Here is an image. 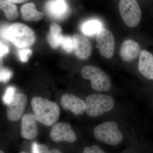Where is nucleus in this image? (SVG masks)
Listing matches in <instances>:
<instances>
[{
  "label": "nucleus",
  "mask_w": 153,
  "mask_h": 153,
  "mask_svg": "<svg viewBox=\"0 0 153 153\" xmlns=\"http://www.w3.org/2000/svg\"><path fill=\"white\" fill-rule=\"evenodd\" d=\"M31 105L36 120L44 126L55 124L60 116V108L57 103L47 99L36 97L32 99Z\"/></svg>",
  "instance_id": "f257e3e1"
},
{
  "label": "nucleus",
  "mask_w": 153,
  "mask_h": 153,
  "mask_svg": "<svg viewBox=\"0 0 153 153\" xmlns=\"http://www.w3.org/2000/svg\"><path fill=\"white\" fill-rule=\"evenodd\" d=\"M3 38L10 41L18 48L31 47L36 41L34 31L27 25L22 23H14L6 29Z\"/></svg>",
  "instance_id": "f03ea898"
},
{
  "label": "nucleus",
  "mask_w": 153,
  "mask_h": 153,
  "mask_svg": "<svg viewBox=\"0 0 153 153\" xmlns=\"http://www.w3.org/2000/svg\"><path fill=\"white\" fill-rule=\"evenodd\" d=\"M85 112L91 117H97L110 111L114 106V99L109 95L94 94L85 99Z\"/></svg>",
  "instance_id": "7ed1b4c3"
},
{
  "label": "nucleus",
  "mask_w": 153,
  "mask_h": 153,
  "mask_svg": "<svg viewBox=\"0 0 153 153\" xmlns=\"http://www.w3.org/2000/svg\"><path fill=\"white\" fill-rule=\"evenodd\" d=\"M93 132L97 140L110 146H117L123 140L122 133L119 129L117 123L113 121L100 124L95 127Z\"/></svg>",
  "instance_id": "20e7f679"
},
{
  "label": "nucleus",
  "mask_w": 153,
  "mask_h": 153,
  "mask_svg": "<svg viewBox=\"0 0 153 153\" xmlns=\"http://www.w3.org/2000/svg\"><path fill=\"white\" fill-rule=\"evenodd\" d=\"M81 74L84 79L90 80L91 87L96 91H108L111 88V81L109 76L96 66L90 65L84 66L81 70Z\"/></svg>",
  "instance_id": "39448f33"
},
{
  "label": "nucleus",
  "mask_w": 153,
  "mask_h": 153,
  "mask_svg": "<svg viewBox=\"0 0 153 153\" xmlns=\"http://www.w3.org/2000/svg\"><path fill=\"white\" fill-rule=\"evenodd\" d=\"M119 10L122 19L127 26L135 27L139 24L141 11L136 0H120Z\"/></svg>",
  "instance_id": "423d86ee"
},
{
  "label": "nucleus",
  "mask_w": 153,
  "mask_h": 153,
  "mask_svg": "<svg viewBox=\"0 0 153 153\" xmlns=\"http://www.w3.org/2000/svg\"><path fill=\"white\" fill-rule=\"evenodd\" d=\"M96 41L102 56L106 59L111 58L115 49V38L111 32L105 28H102L97 34Z\"/></svg>",
  "instance_id": "0eeeda50"
},
{
  "label": "nucleus",
  "mask_w": 153,
  "mask_h": 153,
  "mask_svg": "<svg viewBox=\"0 0 153 153\" xmlns=\"http://www.w3.org/2000/svg\"><path fill=\"white\" fill-rule=\"evenodd\" d=\"M50 136L55 142L65 141L72 143L77 140L76 134L71 128V126L66 122L55 124L51 129Z\"/></svg>",
  "instance_id": "6e6552de"
},
{
  "label": "nucleus",
  "mask_w": 153,
  "mask_h": 153,
  "mask_svg": "<svg viewBox=\"0 0 153 153\" xmlns=\"http://www.w3.org/2000/svg\"><path fill=\"white\" fill-rule=\"evenodd\" d=\"M27 98L24 94H15L11 101L7 105V118L10 121L19 120L25 111Z\"/></svg>",
  "instance_id": "1a4fd4ad"
},
{
  "label": "nucleus",
  "mask_w": 153,
  "mask_h": 153,
  "mask_svg": "<svg viewBox=\"0 0 153 153\" xmlns=\"http://www.w3.org/2000/svg\"><path fill=\"white\" fill-rule=\"evenodd\" d=\"M60 104L63 109L70 111L77 115L83 114L86 111L85 102L76 96L70 94H64L62 96L60 99Z\"/></svg>",
  "instance_id": "9d476101"
},
{
  "label": "nucleus",
  "mask_w": 153,
  "mask_h": 153,
  "mask_svg": "<svg viewBox=\"0 0 153 153\" xmlns=\"http://www.w3.org/2000/svg\"><path fill=\"white\" fill-rule=\"evenodd\" d=\"M45 10L51 18L61 20L68 15V7L65 0H49L46 3Z\"/></svg>",
  "instance_id": "9b49d317"
},
{
  "label": "nucleus",
  "mask_w": 153,
  "mask_h": 153,
  "mask_svg": "<svg viewBox=\"0 0 153 153\" xmlns=\"http://www.w3.org/2000/svg\"><path fill=\"white\" fill-rule=\"evenodd\" d=\"M74 51L76 57L81 60H87L91 54L92 45L90 41L85 36L75 34Z\"/></svg>",
  "instance_id": "f8f14e48"
},
{
  "label": "nucleus",
  "mask_w": 153,
  "mask_h": 153,
  "mask_svg": "<svg viewBox=\"0 0 153 153\" xmlns=\"http://www.w3.org/2000/svg\"><path fill=\"white\" fill-rule=\"evenodd\" d=\"M141 52L139 44L132 40L124 41L120 49V55L126 62H131L140 56Z\"/></svg>",
  "instance_id": "ddd939ff"
},
{
  "label": "nucleus",
  "mask_w": 153,
  "mask_h": 153,
  "mask_svg": "<svg viewBox=\"0 0 153 153\" xmlns=\"http://www.w3.org/2000/svg\"><path fill=\"white\" fill-rule=\"evenodd\" d=\"M36 120L34 114H25L22 120L21 134L23 138L27 140H33L38 135Z\"/></svg>",
  "instance_id": "4468645a"
},
{
  "label": "nucleus",
  "mask_w": 153,
  "mask_h": 153,
  "mask_svg": "<svg viewBox=\"0 0 153 153\" xmlns=\"http://www.w3.org/2000/svg\"><path fill=\"white\" fill-rule=\"evenodd\" d=\"M138 70L146 78L153 79V55L146 50L141 51L140 55Z\"/></svg>",
  "instance_id": "2eb2a0df"
},
{
  "label": "nucleus",
  "mask_w": 153,
  "mask_h": 153,
  "mask_svg": "<svg viewBox=\"0 0 153 153\" xmlns=\"http://www.w3.org/2000/svg\"><path fill=\"white\" fill-rule=\"evenodd\" d=\"M23 19L27 22L35 21L38 22L44 17L42 12H38L36 10V6L33 3L25 4L21 8Z\"/></svg>",
  "instance_id": "dca6fc26"
},
{
  "label": "nucleus",
  "mask_w": 153,
  "mask_h": 153,
  "mask_svg": "<svg viewBox=\"0 0 153 153\" xmlns=\"http://www.w3.org/2000/svg\"><path fill=\"white\" fill-rule=\"evenodd\" d=\"M60 25L53 23L50 26V31L47 36V42L51 48L56 49L61 45L63 36Z\"/></svg>",
  "instance_id": "f3484780"
},
{
  "label": "nucleus",
  "mask_w": 153,
  "mask_h": 153,
  "mask_svg": "<svg viewBox=\"0 0 153 153\" xmlns=\"http://www.w3.org/2000/svg\"><path fill=\"white\" fill-rule=\"evenodd\" d=\"M102 27V24L97 20H90L82 24L81 31L85 36L91 37L97 35Z\"/></svg>",
  "instance_id": "a211bd4d"
},
{
  "label": "nucleus",
  "mask_w": 153,
  "mask_h": 153,
  "mask_svg": "<svg viewBox=\"0 0 153 153\" xmlns=\"http://www.w3.org/2000/svg\"><path fill=\"white\" fill-rule=\"evenodd\" d=\"M0 10L4 11L6 18L9 20H15L19 16L17 6L6 0H0Z\"/></svg>",
  "instance_id": "6ab92c4d"
},
{
  "label": "nucleus",
  "mask_w": 153,
  "mask_h": 153,
  "mask_svg": "<svg viewBox=\"0 0 153 153\" xmlns=\"http://www.w3.org/2000/svg\"><path fill=\"white\" fill-rule=\"evenodd\" d=\"M62 48L67 53H71L74 51V43L73 37L63 36L61 43Z\"/></svg>",
  "instance_id": "aec40b11"
},
{
  "label": "nucleus",
  "mask_w": 153,
  "mask_h": 153,
  "mask_svg": "<svg viewBox=\"0 0 153 153\" xmlns=\"http://www.w3.org/2000/svg\"><path fill=\"white\" fill-rule=\"evenodd\" d=\"M33 153H62L57 149H53L49 150L47 146L43 144H38L33 143L32 147Z\"/></svg>",
  "instance_id": "412c9836"
},
{
  "label": "nucleus",
  "mask_w": 153,
  "mask_h": 153,
  "mask_svg": "<svg viewBox=\"0 0 153 153\" xmlns=\"http://www.w3.org/2000/svg\"><path fill=\"white\" fill-rule=\"evenodd\" d=\"M16 91V88L14 86H9L7 88L3 97V101L4 104L7 105L11 101L15 95Z\"/></svg>",
  "instance_id": "4be33fe9"
},
{
  "label": "nucleus",
  "mask_w": 153,
  "mask_h": 153,
  "mask_svg": "<svg viewBox=\"0 0 153 153\" xmlns=\"http://www.w3.org/2000/svg\"><path fill=\"white\" fill-rule=\"evenodd\" d=\"M13 76V72L7 68H0V82H6L9 81Z\"/></svg>",
  "instance_id": "5701e85b"
},
{
  "label": "nucleus",
  "mask_w": 153,
  "mask_h": 153,
  "mask_svg": "<svg viewBox=\"0 0 153 153\" xmlns=\"http://www.w3.org/2000/svg\"><path fill=\"white\" fill-rule=\"evenodd\" d=\"M33 54L32 50L27 48H22L19 51V57L23 63H27Z\"/></svg>",
  "instance_id": "b1692460"
},
{
  "label": "nucleus",
  "mask_w": 153,
  "mask_h": 153,
  "mask_svg": "<svg viewBox=\"0 0 153 153\" xmlns=\"http://www.w3.org/2000/svg\"><path fill=\"white\" fill-rule=\"evenodd\" d=\"M83 153H105L101 148L97 145H94L91 147H86L84 148Z\"/></svg>",
  "instance_id": "393cba45"
},
{
  "label": "nucleus",
  "mask_w": 153,
  "mask_h": 153,
  "mask_svg": "<svg viewBox=\"0 0 153 153\" xmlns=\"http://www.w3.org/2000/svg\"><path fill=\"white\" fill-rule=\"evenodd\" d=\"M8 47L0 42V57H2L8 53Z\"/></svg>",
  "instance_id": "a878e982"
},
{
  "label": "nucleus",
  "mask_w": 153,
  "mask_h": 153,
  "mask_svg": "<svg viewBox=\"0 0 153 153\" xmlns=\"http://www.w3.org/2000/svg\"><path fill=\"white\" fill-rule=\"evenodd\" d=\"M6 1H8L10 2L13 3H22L25 2L27 1L28 0H6Z\"/></svg>",
  "instance_id": "bb28decb"
},
{
  "label": "nucleus",
  "mask_w": 153,
  "mask_h": 153,
  "mask_svg": "<svg viewBox=\"0 0 153 153\" xmlns=\"http://www.w3.org/2000/svg\"><path fill=\"white\" fill-rule=\"evenodd\" d=\"M3 64H4V62H3L2 57H0V68L3 67Z\"/></svg>",
  "instance_id": "cd10ccee"
},
{
  "label": "nucleus",
  "mask_w": 153,
  "mask_h": 153,
  "mask_svg": "<svg viewBox=\"0 0 153 153\" xmlns=\"http://www.w3.org/2000/svg\"><path fill=\"white\" fill-rule=\"evenodd\" d=\"M0 153H4L2 151L0 150Z\"/></svg>",
  "instance_id": "c85d7f7f"
}]
</instances>
